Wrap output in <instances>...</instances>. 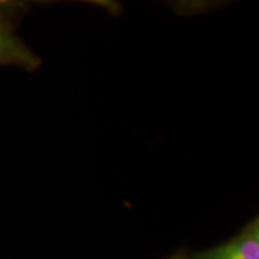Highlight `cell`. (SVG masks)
Listing matches in <instances>:
<instances>
[{
    "instance_id": "5b68a950",
    "label": "cell",
    "mask_w": 259,
    "mask_h": 259,
    "mask_svg": "<svg viewBox=\"0 0 259 259\" xmlns=\"http://www.w3.org/2000/svg\"><path fill=\"white\" fill-rule=\"evenodd\" d=\"M31 4H53L59 2H78L84 3L95 8H99L102 11L112 16H120L122 12V4L119 0H28Z\"/></svg>"
},
{
    "instance_id": "6da1fadb",
    "label": "cell",
    "mask_w": 259,
    "mask_h": 259,
    "mask_svg": "<svg viewBox=\"0 0 259 259\" xmlns=\"http://www.w3.org/2000/svg\"><path fill=\"white\" fill-rule=\"evenodd\" d=\"M194 259H259V220L253 219L231 240L199 252Z\"/></svg>"
},
{
    "instance_id": "7a4b0ae2",
    "label": "cell",
    "mask_w": 259,
    "mask_h": 259,
    "mask_svg": "<svg viewBox=\"0 0 259 259\" xmlns=\"http://www.w3.org/2000/svg\"><path fill=\"white\" fill-rule=\"evenodd\" d=\"M0 66H11L34 72L42 66V59L15 32L0 23Z\"/></svg>"
},
{
    "instance_id": "277c9868",
    "label": "cell",
    "mask_w": 259,
    "mask_h": 259,
    "mask_svg": "<svg viewBox=\"0 0 259 259\" xmlns=\"http://www.w3.org/2000/svg\"><path fill=\"white\" fill-rule=\"evenodd\" d=\"M30 3L28 0H0V23L15 29L16 23L28 11Z\"/></svg>"
},
{
    "instance_id": "3957f363",
    "label": "cell",
    "mask_w": 259,
    "mask_h": 259,
    "mask_svg": "<svg viewBox=\"0 0 259 259\" xmlns=\"http://www.w3.org/2000/svg\"><path fill=\"white\" fill-rule=\"evenodd\" d=\"M179 16L196 17L211 14L213 11L234 4L239 0H163Z\"/></svg>"
}]
</instances>
